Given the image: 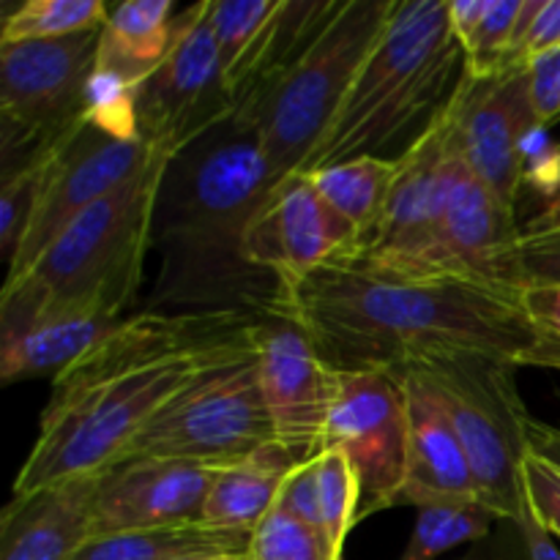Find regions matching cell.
I'll use <instances>...</instances> for the list:
<instances>
[{"label":"cell","instance_id":"obj_30","mask_svg":"<svg viewBox=\"0 0 560 560\" xmlns=\"http://www.w3.org/2000/svg\"><path fill=\"white\" fill-rule=\"evenodd\" d=\"M282 0H211L208 22L222 60L224 80L233 77L260 33L279 11Z\"/></svg>","mask_w":560,"mask_h":560},{"label":"cell","instance_id":"obj_40","mask_svg":"<svg viewBox=\"0 0 560 560\" xmlns=\"http://www.w3.org/2000/svg\"><path fill=\"white\" fill-rule=\"evenodd\" d=\"M550 230H560V189L547 200H541L539 208L523 224V235L550 233Z\"/></svg>","mask_w":560,"mask_h":560},{"label":"cell","instance_id":"obj_35","mask_svg":"<svg viewBox=\"0 0 560 560\" xmlns=\"http://www.w3.org/2000/svg\"><path fill=\"white\" fill-rule=\"evenodd\" d=\"M523 487L530 509L547 530L560 539V468L528 452L523 463Z\"/></svg>","mask_w":560,"mask_h":560},{"label":"cell","instance_id":"obj_27","mask_svg":"<svg viewBox=\"0 0 560 560\" xmlns=\"http://www.w3.org/2000/svg\"><path fill=\"white\" fill-rule=\"evenodd\" d=\"M416 525L399 560H441L448 550L485 539L498 517L479 498H416Z\"/></svg>","mask_w":560,"mask_h":560},{"label":"cell","instance_id":"obj_42","mask_svg":"<svg viewBox=\"0 0 560 560\" xmlns=\"http://www.w3.org/2000/svg\"><path fill=\"white\" fill-rule=\"evenodd\" d=\"M558 189H560V142H558Z\"/></svg>","mask_w":560,"mask_h":560},{"label":"cell","instance_id":"obj_31","mask_svg":"<svg viewBox=\"0 0 560 560\" xmlns=\"http://www.w3.org/2000/svg\"><path fill=\"white\" fill-rule=\"evenodd\" d=\"M457 560H560V550L525 495L514 517L498 520L495 528Z\"/></svg>","mask_w":560,"mask_h":560},{"label":"cell","instance_id":"obj_3","mask_svg":"<svg viewBox=\"0 0 560 560\" xmlns=\"http://www.w3.org/2000/svg\"><path fill=\"white\" fill-rule=\"evenodd\" d=\"M273 184L255 129L235 115L170 159L153 213L159 273L148 312H284V284L246 255L252 219Z\"/></svg>","mask_w":560,"mask_h":560},{"label":"cell","instance_id":"obj_13","mask_svg":"<svg viewBox=\"0 0 560 560\" xmlns=\"http://www.w3.org/2000/svg\"><path fill=\"white\" fill-rule=\"evenodd\" d=\"M446 164L448 131L443 109L435 124L399 156V173L375 244L364 255L342 260L394 279L452 277L443 252Z\"/></svg>","mask_w":560,"mask_h":560},{"label":"cell","instance_id":"obj_11","mask_svg":"<svg viewBox=\"0 0 560 560\" xmlns=\"http://www.w3.org/2000/svg\"><path fill=\"white\" fill-rule=\"evenodd\" d=\"M326 448H339L361 487L359 523L399 506L408 485V397L394 372H339L326 427Z\"/></svg>","mask_w":560,"mask_h":560},{"label":"cell","instance_id":"obj_41","mask_svg":"<svg viewBox=\"0 0 560 560\" xmlns=\"http://www.w3.org/2000/svg\"><path fill=\"white\" fill-rule=\"evenodd\" d=\"M178 560H249L246 552H235V556H191V558H178Z\"/></svg>","mask_w":560,"mask_h":560},{"label":"cell","instance_id":"obj_39","mask_svg":"<svg viewBox=\"0 0 560 560\" xmlns=\"http://www.w3.org/2000/svg\"><path fill=\"white\" fill-rule=\"evenodd\" d=\"M525 438H528V452L560 468V424H545L530 416L525 424Z\"/></svg>","mask_w":560,"mask_h":560},{"label":"cell","instance_id":"obj_4","mask_svg":"<svg viewBox=\"0 0 560 560\" xmlns=\"http://www.w3.org/2000/svg\"><path fill=\"white\" fill-rule=\"evenodd\" d=\"M463 74L448 0H397L304 173L392 148L402 156L446 109Z\"/></svg>","mask_w":560,"mask_h":560},{"label":"cell","instance_id":"obj_24","mask_svg":"<svg viewBox=\"0 0 560 560\" xmlns=\"http://www.w3.org/2000/svg\"><path fill=\"white\" fill-rule=\"evenodd\" d=\"M299 465L288 448L273 441L238 463L217 468L202 503V523L252 534L277 506L284 481Z\"/></svg>","mask_w":560,"mask_h":560},{"label":"cell","instance_id":"obj_2","mask_svg":"<svg viewBox=\"0 0 560 560\" xmlns=\"http://www.w3.org/2000/svg\"><path fill=\"white\" fill-rule=\"evenodd\" d=\"M284 312L339 372H399L443 355L556 370L523 293L465 277L394 279L334 260L284 290Z\"/></svg>","mask_w":560,"mask_h":560},{"label":"cell","instance_id":"obj_18","mask_svg":"<svg viewBox=\"0 0 560 560\" xmlns=\"http://www.w3.org/2000/svg\"><path fill=\"white\" fill-rule=\"evenodd\" d=\"M213 468L178 459H129L93 476L91 525L96 536L202 523Z\"/></svg>","mask_w":560,"mask_h":560},{"label":"cell","instance_id":"obj_6","mask_svg":"<svg viewBox=\"0 0 560 560\" xmlns=\"http://www.w3.org/2000/svg\"><path fill=\"white\" fill-rule=\"evenodd\" d=\"M397 0H345L310 52L241 124L252 126L273 180L304 173L331 129L355 74L381 38Z\"/></svg>","mask_w":560,"mask_h":560},{"label":"cell","instance_id":"obj_7","mask_svg":"<svg viewBox=\"0 0 560 560\" xmlns=\"http://www.w3.org/2000/svg\"><path fill=\"white\" fill-rule=\"evenodd\" d=\"M102 27L44 42L0 44L3 175L63 145L88 113Z\"/></svg>","mask_w":560,"mask_h":560},{"label":"cell","instance_id":"obj_19","mask_svg":"<svg viewBox=\"0 0 560 560\" xmlns=\"http://www.w3.org/2000/svg\"><path fill=\"white\" fill-rule=\"evenodd\" d=\"M408 397V485L399 506L416 498H479L474 470L446 402L416 366L394 372Z\"/></svg>","mask_w":560,"mask_h":560},{"label":"cell","instance_id":"obj_23","mask_svg":"<svg viewBox=\"0 0 560 560\" xmlns=\"http://www.w3.org/2000/svg\"><path fill=\"white\" fill-rule=\"evenodd\" d=\"M178 14L170 0H126L109 9L98 42L96 74L137 91L175 44Z\"/></svg>","mask_w":560,"mask_h":560},{"label":"cell","instance_id":"obj_8","mask_svg":"<svg viewBox=\"0 0 560 560\" xmlns=\"http://www.w3.org/2000/svg\"><path fill=\"white\" fill-rule=\"evenodd\" d=\"M410 366L424 372L446 402L468 454L479 501L498 517H514L525 501V424L530 419L520 397L517 366L485 355H443Z\"/></svg>","mask_w":560,"mask_h":560},{"label":"cell","instance_id":"obj_12","mask_svg":"<svg viewBox=\"0 0 560 560\" xmlns=\"http://www.w3.org/2000/svg\"><path fill=\"white\" fill-rule=\"evenodd\" d=\"M539 129L547 126L530 102L528 66L492 77L465 71L446 104L448 153L514 213L525 186V145Z\"/></svg>","mask_w":560,"mask_h":560},{"label":"cell","instance_id":"obj_32","mask_svg":"<svg viewBox=\"0 0 560 560\" xmlns=\"http://www.w3.org/2000/svg\"><path fill=\"white\" fill-rule=\"evenodd\" d=\"M249 560H334L320 530L306 525L284 506H273L252 530Z\"/></svg>","mask_w":560,"mask_h":560},{"label":"cell","instance_id":"obj_37","mask_svg":"<svg viewBox=\"0 0 560 560\" xmlns=\"http://www.w3.org/2000/svg\"><path fill=\"white\" fill-rule=\"evenodd\" d=\"M528 88L536 118L550 129L560 120V49L528 63Z\"/></svg>","mask_w":560,"mask_h":560},{"label":"cell","instance_id":"obj_38","mask_svg":"<svg viewBox=\"0 0 560 560\" xmlns=\"http://www.w3.org/2000/svg\"><path fill=\"white\" fill-rule=\"evenodd\" d=\"M523 301L525 312L550 350L552 366L560 372V288H528Z\"/></svg>","mask_w":560,"mask_h":560},{"label":"cell","instance_id":"obj_1","mask_svg":"<svg viewBox=\"0 0 560 560\" xmlns=\"http://www.w3.org/2000/svg\"><path fill=\"white\" fill-rule=\"evenodd\" d=\"M249 315H162L120 320L52 381L14 495L113 468L142 427L208 372L252 355Z\"/></svg>","mask_w":560,"mask_h":560},{"label":"cell","instance_id":"obj_15","mask_svg":"<svg viewBox=\"0 0 560 560\" xmlns=\"http://www.w3.org/2000/svg\"><path fill=\"white\" fill-rule=\"evenodd\" d=\"M153 156L156 151L140 137L109 131L85 115L80 129L47 159L36 217L3 284L22 277L82 211L135 178Z\"/></svg>","mask_w":560,"mask_h":560},{"label":"cell","instance_id":"obj_16","mask_svg":"<svg viewBox=\"0 0 560 560\" xmlns=\"http://www.w3.org/2000/svg\"><path fill=\"white\" fill-rule=\"evenodd\" d=\"M355 246L353 228L317 195L306 173L271 186L246 235L249 260L271 271L284 290L328 262L355 255Z\"/></svg>","mask_w":560,"mask_h":560},{"label":"cell","instance_id":"obj_29","mask_svg":"<svg viewBox=\"0 0 560 560\" xmlns=\"http://www.w3.org/2000/svg\"><path fill=\"white\" fill-rule=\"evenodd\" d=\"M109 5L102 0H25L3 16L0 44L44 42L104 27Z\"/></svg>","mask_w":560,"mask_h":560},{"label":"cell","instance_id":"obj_25","mask_svg":"<svg viewBox=\"0 0 560 560\" xmlns=\"http://www.w3.org/2000/svg\"><path fill=\"white\" fill-rule=\"evenodd\" d=\"M397 173V156H359L306 173L317 195L353 228L359 246L350 257L364 255L381 235Z\"/></svg>","mask_w":560,"mask_h":560},{"label":"cell","instance_id":"obj_33","mask_svg":"<svg viewBox=\"0 0 560 560\" xmlns=\"http://www.w3.org/2000/svg\"><path fill=\"white\" fill-rule=\"evenodd\" d=\"M49 156L3 175V184H0V249H3L5 271L14 262L16 252H20L22 241H25L27 230H31L33 217H36L44 184V167H47Z\"/></svg>","mask_w":560,"mask_h":560},{"label":"cell","instance_id":"obj_9","mask_svg":"<svg viewBox=\"0 0 560 560\" xmlns=\"http://www.w3.org/2000/svg\"><path fill=\"white\" fill-rule=\"evenodd\" d=\"M273 441L271 413L252 353L208 372L180 392L142 427L118 463L178 459L217 470Z\"/></svg>","mask_w":560,"mask_h":560},{"label":"cell","instance_id":"obj_26","mask_svg":"<svg viewBox=\"0 0 560 560\" xmlns=\"http://www.w3.org/2000/svg\"><path fill=\"white\" fill-rule=\"evenodd\" d=\"M252 534L213 528L206 523L170 525V528L124 530L96 536L74 560H178L191 556H235L249 550Z\"/></svg>","mask_w":560,"mask_h":560},{"label":"cell","instance_id":"obj_5","mask_svg":"<svg viewBox=\"0 0 560 560\" xmlns=\"http://www.w3.org/2000/svg\"><path fill=\"white\" fill-rule=\"evenodd\" d=\"M167 164L170 156L156 153L135 178L82 211L22 277L5 282L0 326L71 310L120 320L142 284Z\"/></svg>","mask_w":560,"mask_h":560},{"label":"cell","instance_id":"obj_21","mask_svg":"<svg viewBox=\"0 0 560 560\" xmlns=\"http://www.w3.org/2000/svg\"><path fill=\"white\" fill-rule=\"evenodd\" d=\"M345 0H282L266 31L228 80L233 115L246 120L273 85L310 52Z\"/></svg>","mask_w":560,"mask_h":560},{"label":"cell","instance_id":"obj_14","mask_svg":"<svg viewBox=\"0 0 560 560\" xmlns=\"http://www.w3.org/2000/svg\"><path fill=\"white\" fill-rule=\"evenodd\" d=\"M249 342L273 438L299 463H310L326 446L339 370L328 364L315 337L288 312L257 317Z\"/></svg>","mask_w":560,"mask_h":560},{"label":"cell","instance_id":"obj_17","mask_svg":"<svg viewBox=\"0 0 560 560\" xmlns=\"http://www.w3.org/2000/svg\"><path fill=\"white\" fill-rule=\"evenodd\" d=\"M520 246L523 228L517 224V213L503 208L498 197L448 153L443 202V252L448 273L525 293Z\"/></svg>","mask_w":560,"mask_h":560},{"label":"cell","instance_id":"obj_34","mask_svg":"<svg viewBox=\"0 0 560 560\" xmlns=\"http://www.w3.org/2000/svg\"><path fill=\"white\" fill-rule=\"evenodd\" d=\"M560 49V0H525L512 44V63L525 69L530 60Z\"/></svg>","mask_w":560,"mask_h":560},{"label":"cell","instance_id":"obj_10","mask_svg":"<svg viewBox=\"0 0 560 560\" xmlns=\"http://www.w3.org/2000/svg\"><path fill=\"white\" fill-rule=\"evenodd\" d=\"M208 9L211 0L180 11L173 49L135 91L137 135L170 159L233 115Z\"/></svg>","mask_w":560,"mask_h":560},{"label":"cell","instance_id":"obj_36","mask_svg":"<svg viewBox=\"0 0 560 560\" xmlns=\"http://www.w3.org/2000/svg\"><path fill=\"white\" fill-rule=\"evenodd\" d=\"M520 268H523L525 290L560 288V230L523 235Z\"/></svg>","mask_w":560,"mask_h":560},{"label":"cell","instance_id":"obj_28","mask_svg":"<svg viewBox=\"0 0 560 560\" xmlns=\"http://www.w3.org/2000/svg\"><path fill=\"white\" fill-rule=\"evenodd\" d=\"M317 474V530L326 539L334 560H342L345 541L359 525L361 487L353 465L339 448H326L315 457Z\"/></svg>","mask_w":560,"mask_h":560},{"label":"cell","instance_id":"obj_22","mask_svg":"<svg viewBox=\"0 0 560 560\" xmlns=\"http://www.w3.org/2000/svg\"><path fill=\"white\" fill-rule=\"evenodd\" d=\"M118 317L91 310L52 312L25 323L0 326V381L3 386L36 377H58L91 353Z\"/></svg>","mask_w":560,"mask_h":560},{"label":"cell","instance_id":"obj_20","mask_svg":"<svg viewBox=\"0 0 560 560\" xmlns=\"http://www.w3.org/2000/svg\"><path fill=\"white\" fill-rule=\"evenodd\" d=\"M93 476L11 495L0 517V560H74L93 539Z\"/></svg>","mask_w":560,"mask_h":560}]
</instances>
